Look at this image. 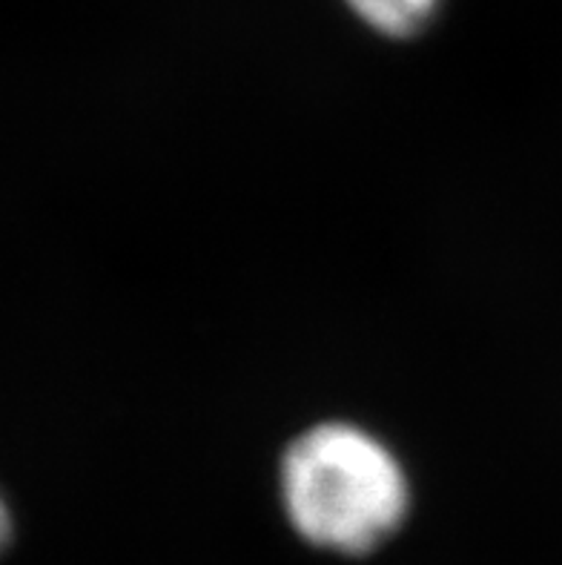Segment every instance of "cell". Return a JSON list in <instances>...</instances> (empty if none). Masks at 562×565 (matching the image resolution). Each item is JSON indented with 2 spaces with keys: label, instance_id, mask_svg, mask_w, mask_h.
Here are the masks:
<instances>
[{
  "label": "cell",
  "instance_id": "obj_1",
  "mask_svg": "<svg viewBox=\"0 0 562 565\" xmlns=\"http://www.w3.org/2000/svg\"><path fill=\"white\" fill-rule=\"evenodd\" d=\"M282 494L293 529L316 548L368 554L396 534L407 511L402 466L368 430L319 425L290 445Z\"/></svg>",
  "mask_w": 562,
  "mask_h": 565
},
{
  "label": "cell",
  "instance_id": "obj_2",
  "mask_svg": "<svg viewBox=\"0 0 562 565\" xmlns=\"http://www.w3.org/2000/svg\"><path fill=\"white\" fill-rule=\"evenodd\" d=\"M350 9L382 35H416L439 9V0H348Z\"/></svg>",
  "mask_w": 562,
  "mask_h": 565
},
{
  "label": "cell",
  "instance_id": "obj_3",
  "mask_svg": "<svg viewBox=\"0 0 562 565\" xmlns=\"http://www.w3.org/2000/svg\"><path fill=\"white\" fill-rule=\"evenodd\" d=\"M9 537H12V520H9L7 505H3V500H0V552L7 548Z\"/></svg>",
  "mask_w": 562,
  "mask_h": 565
}]
</instances>
